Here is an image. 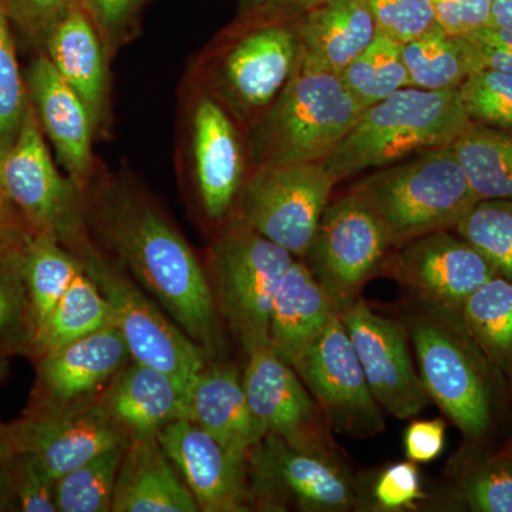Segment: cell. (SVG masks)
<instances>
[{
  "label": "cell",
  "instance_id": "obj_1",
  "mask_svg": "<svg viewBox=\"0 0 512 512\" xmlns=\"http://www.w3.org/2000/svg\"><path fill=\"white\" fill-rule=\"evenodd\" d=\"M84 198L94 242L160 303L210 359H217L222 349L220 313L210 278L173 222L124 177L94 175Z\"/></svg>",
  "mask_w": 512,
  "mask_h": 512
},
{
  "label": "cell",
  "instance_id": "obj_2",
  "mask_svg": "<svg viewBox=\"0 0 512 512\" xmlns=\"http://www.w3.org/2000/svg\"><path fill=\"white\" fill-rule=\"evenodd\" d=\"M363 110L338 73L298 59L274 103L245 130L249 163L252 168L323 163Z\"/></svg>",
  "mask_w": 512,
  "mask_h": 512
},
{
  "label": "cell",
  "instance_id": "obj_3",
  "mask_svg": "<svg viewBox=\"0 0 512 512\" xmlns=\"http://www.w3.org/2000/svg\"><path fill=\"white\" fill-rule=\"evenodd\" d=\"M471 124L460 89L406 87L366 107L323 164L339 183L370 168L450 146Z\"/></svg>",
  "mask_w": 512,
  "mask_h": 512
},
{
  "label": "cell",
  "instance_id": "obj_4",
  "mask_svg": "<svg viewBox=\"0 0 512 512\" xmlns=\"http://www.w3.org/2000/svg\"><path fill=\"white\" fill-rule=\"evenodd\" d=\"M406 326L430 400L467 440L487 439L497 419L503 376L471 338L460 312L421 305Z\"/></svg>",
  "mask_w": 512,
  "mask_h": 512
},
{
  "label": "cell",
  "instance_id": "obj_5",
  "mask_svg": "<svg viewBox=\"0 0 512 512\" xmlns=\"http://www.w3.org/2000/svg\"><path fill=\"white\" fill-rule=\"evenodd\" d=\"M349 192L372 212L392 248L454 229L478 201L450 146L431 148L357 181Z\"/></svg>",
  "mask_w": 512,
  "mask_h": 512
},
{
  "label": "cell",
  "instance_id": "obj_6",
  "mask_svg": "<svg viewBox=\"0 0 512 512\" xmlns=\"http://www.w3.org/2000/svg\"><path fill=\"white\" fill-rule=\"evenodd\" d=\"M296 62L292 23L231 25L198 60L195 82L247 130L282 92Z\"/></svg>",
  "mask_w": 512,
  "mask_h": 512
},
{
  "label": "cell",
  "instance_id": "obj_7",
  "mask_svg": "<svg viewBox=\"0 0 512 512\" xmlns=\"http://www.w3.org/2000/svg\"><path fill=\"white\" fill-rule=\"evenodd\" d=\"M295 259L235 214L212 242L208 278L215 305L245 352L269 345L276 291Z\"/></svg>",
  "mask_w": 512,
  "mask_h": 512
},
{
  "label": "cell",
  "instance_id": "obj_8",
  "mask_svg": "<svg viewBox=\"0 0 512 512\" xmlns=\"http://www.w3.org/2000/svg\"><path fill=\"white\" fill-rule=\"evenodd\" d=\"M73 255L110 303L113 325L123 336L131 359L163 370L190 389L211 360L205 350L167 313L161 312L146 291L93 238Z\"/></svg>",
  "mask_w": 512,
  "mask_h": 512
},
{
  "label": "cell",
  "instance_id": "obj_9",
  "mask_svg": "<svg viewBox=\"0 0 512 512\" xmlns=\"http://www.w3.org/2000/svg\"><path fill=\"white\" fill-rule=\"evenodd\" d=\"M0 185L32 232L52 235L72 254L92 238L84 191L57 170L30 100L18 137L0 156Z\"/></svg>",
  "mask_w": 512,
  "mask_h": 512
},
{
  "label": "cell",
  "instance_id": "obj_10",
  "mask_svg": "<svg viewBox=\"0 0 512 512\" xmlns=\"http://www.w3.org/2000/svg\"><path fill=\"white\" fill-rule=\"evenodd\" d=\"M336 184L323 163L252 168L235 215L262 237L302 259Z\"/></svg>",
  "mask_w": 512,
  "mask_h": 512
},
{
  "label": "cell",
  "instance_id": "obj_11",
  "mask_svg": "<svg viewBox=\"0 0 512 512\" xmlns=\"http://www.w3.org/2000/svg\"><path fill=\"white\" fill-rule=\"evenodd\" d=\"M248 476L254 510L346 512L359 505L342 458L298 450L274 434L249 451Z\"/></svg>",
  "mask_w": 512,
  "mask_h": 512
},
{
  "label": "cell",
  "instance_id": "obj_12",
  "mask_svg": "<svg viewBox=\"0 0 512 512\" xmlns=\"http://www.w3.org/2000/svg\"><path fill=\"white\" fill-rule=\"evenodd\" d=\"M392 249L372 212L348 192L328 204L302 261L340 313L360 298Z\"/></svg>",
  "mask_w": 512,
  "mask_h": 512
},
{
  "label": "cell",
  "instance_id": "obj_13",
  "mask_svg": "<svg viewBox=\"0 0 512 512\" xmlns=\"http://www.w3.org/2000/svg\"><path fill=\"white\" fill-rule=\"evenodd\" d=\"M292 367L333 433L370 439L386 429L382 407L370 390L339 313Z\"/></svg>",
  "mask_w": 512,
  "mask_h": 512
},
{
  "label": "cell",
  "instance_id": "obj_14",
  "mask_svg": "<svg viewBox=\"0 0 512 512\" xmlns=\"http://www.w3.org/2000/svg\"><path fill=\"white\" fill-rule=\"evenodd\" d=\"M450 231L431 232L392 249L379 272L406 286L421 305L460 312L498 272L470 242Z\"/></svg>",
  "mask_w": 512,
  "mask_h": 512
},
{
  "label": "cell",
  "instance_id": "obj_15",
  "mask_svg": "<svg viewBox=\"0 0 512 512\" xmlns=\"http://www.w3.org/2000/svg\"><path fill=\"white\" fill-rule=\"evenodd\" d=\"M247 355L242 383L265 434L281 437L298 450L340 457L328 421L295 369L269 345Z\"/></svg>",
  "mask_w": 512,
  "mask_h": 512
},
{
  "label": "cell",
  "instance_id": "obj_16",
  "mask_svg": "<svg viewBox=\"0 0 512 512\" xmlns=\"http://www.w3.org/2000/svg\"><path fill=\"white\" fill-rule=\"evenodd\" d=\"M339 315L382 410L396 419L407 420L426 409L430 397L414 366L407 326L377 315L362 298Z\"/></svg>",
  "mask_w": 512,
  "mask_h": 512
},
{
  "label": "cell",
  "instance_id": "obj_17",
  "mask_svg": "<svg viewBox=\"0 0 512 512\" xmlns=\"http://www.w3.org/2000/svg\"><path fill=\"white\" fill-rule=\"evenodd\" d=\"M195 94L187 133L192 185L205 217L220 222L237 207L247 180V150L227 111L208 94Z\"/></svg>",
  "mask_w": 512,
  "mask_h": 512
},
{
  "label": "cell",
  "instance_id": "obj_18",
  "mask_svg": "<svg viewBox=\"0 0 512 512\" xmlns=\"http://www.w3.org/2000/svg\"><path fill=\"white\" fill-rule=\"evenodd\" d=\"M16 423L20 453H32L56 480L104 451L130 441L100 396L55 409L28 410Z\"/></svg>",
  "mask_w": 512,
  "mask_h": 512
},
{
  "label": "cell",
  "instance_id": "obj_19",
  "mask_svg": "<svg viewBox=\"0 0 512 512\" xmlns=\"http://www.w3.org/2000/svg\"><path fill=\"white\" fill-rule=\"evenodd\" d=\"M157 439L204 512H245L252 508L248 457L222 446L190 419L175 420Z\"/></svg>",
  "mask_w": 512,
  "mask_h": 512
},
{
  "label": "cell",
  "instance_id": "obj_20",
  "mask_svg": "<svg viewBox=\"0 0 512 512\" xmlns=\"http://www.w3.org/2000/svg\"><path fill=\"white\" fill-rule=\"evenodd\" d=\"M35 359L29 410H45L96 399L131 362V355L119 329L110 325Z\"/></svg>",
  "mask_w": 512,
  "mask_h": 512
},
{
  "label": "cell",
  "instance_id": "obj_21",
  "mask_svg": "<svg viewBox=\"0 0 512 512\" xmlns=\"http://www.w3.org/2000/svg\"><path fill=\"white\" fill-rule=\"evenodd\" d=\"M26 89L43 133L52 141L77 187L86 190L96 175L93 138L96 133L86 104L77 96L47 55L37 57L26 73Z\"/></svg>",
  "mask_w": 512,
  "mask_h": 512
},
{
  "label": "cell",
  "instance_id": "obj_22",
  "mask_svg": "<svg viewBox=\"0 0 512 512\" xmlns=\"http://www.w3.org/2000/svg\"><path fill=\"white\" fill-rule=\"evenodd\" d=\"M101 403L130 439L157 436L188 417V387L156 367L131 359L100 394Z\"/></svg>",
  "mask_w": 512,
  "mask_h": 512
},
{
  "label": "cell",
  "instance_id": "obj_23",
  "mask_svg": "<svg viewBox=\"0 0 512 512\" xmlns=\"http://www.w3.org/2000/svg\"><path fill=\"white\" fill-rule=\"evenodd\" d=\"M45 45L50 62L86 104L97 133L106 123L109 111L107 62L110 59L82 3L77 2L53 26Z\"/></svg>",
  "mask_w": 512,
  "mask_h": 512
},
{
  "label": "cell",
  "instance_id": "obj_24",
  "mask_svg": "<svg viewBox=\"0 0 512 512\" xmlns=\"http://www.w3.org/2000/svg\"><path fill=\"white\" fill-rule=\"evenodd\" d=\"M222 446L248 457L265 437L249 407L242 373L234 365L208 360L188 389V417Z\"/></svg>",
  "mask_w": 512,
  "mask_h": 512
},
{
  "label": "cell",
  "instance_id": "obj_25",
  "mask_svg": "<svg viewBox=\"0 0 512 512\" xmlns=\"http://www.w3.org/2000/svg\"><path fill=\"white\" fill-rule=\"evenodd\" d=\"M292 25L298 37V59L338 74L379 33L366 0H326Z\"/></svg>",
  "mask_w": 512,
  "mask_h": 512
},
{
  "label": "cell",
  "instance_id": "obj_26",
  "mask_svg": "<svg viewBox=\"0 0 512 512\" xmlns=\"http://www.w3.org/2000/svg\"><path fill=\"white\" fill-rule=\"evenodd\" d=\"M197 501L157 436L128 441L111 512H198Z\"/></svg>",
  "mask_w": 512,
  "mask_h": 512
},
{
  "label": "cell",
  "instance_id": "obj_27",
  "mask_svg": "<svg viewBox=\"0 0 512 512\" xmlns=\"http://www.w3.org/2000/svg\"><path fill=\"white\" fill-rule=\"evenodd\" d=\"M339 313L302 259L296 258L276 291L269 318V346L289 366L322 335Z\"/></svg>",
  "mask_w": 512,
  "mask_h": 512
},
{
  "label": "cell",
  "instance_id": "obj_28",
  "mask_svg": "<svg viewBox=\"0 0 512 512\" xmlns=\"http://www.w3.org/2000/svg\"><path fill=\"white\" fill-rule=\"evenodd\" d=\"M410 87L460 89L471 74L483 70L476 46L466 36H451L439 25L403 45Z\"/></svg>",
  "mask_w": 512,
  "mask_h": 512
},
{
  "label": "cell",
  "instance_id": "obj_29",
  "mask_svg": "<svg viewBox=\"0 0 512 512\" xmlns=\"http://www.w3.org/2000/svg\"><path fill=\"white\" fill-rule=\"evenodd\" d=\"M450 147L478 200H512V130L473 123Z\"/></svg>",
  "mask_w": 512,
  "mask_h": 512
},
{
  "label": "cell",
  "instance_id": "obj_30",
  "mask_svg": "<svg viewBox=\"0 0 512 512\" xmlns=\"http://www.w3.org/2000/svg\"><path fill=\"white\" fill-rule=\"evenodd\" d=\"M460 315L481 352L512 384V281L494 276L464 302Z\"/></svg>",
  "mask_w": 512,
  "mask_h": 512
},
{
  "label": "cell",
  "instance_id": "obj_31",
  "mask_svg": "<svg viewBox=\"0 0 512 512\" xmlns=\"http://www.w3.org/2000/svg\"><path fill=\"white\" fill-rule=\"evenodd\" d=\"M32 234L0 239V350L8 355L35 352V320L26 282V247Z\"/></svg>",
  "mask_w": 512,
  "mask_h": 512
},
{
  "label": "cell",
  "instance_id": "obj_32",
  "mask_svg": "<svg viewBox=\"0 0 512 512\" xmlns=\"http://www.w3.org/2000/svg\"><path fill=\"white\" fill-rule=\"evenodd\" d=\"M82 269L79 259L52 235L42 232L30 235L26 247V282L35 320V345L57 303Z\"/></svg>",
  "mask_w": 512,
  "mask_h": 512
},
{
  "label": "cell",
  "instance_id": "obj_33",
  "mask_svg": "<svg viewBox=\"0 0 512 512\" xmlns=\"http://www.w3.org/2000/svg\"><path fill=\"white\" fill-rule=\"evenodd\" d=\"M83 266V265H82ZM113 325V311L84 269L76 275L36 340L33 357Z\"/></svg>",
  "mask_w": 512,
  "mask_h": 512
},
{
  "label": "cell",
  "instance_id": "obj_34",
  "mask_svg": "<svg viewBox=\"0 0 512 512\" xmlns=\"http://www.w3.org/2000/svg\"><path fill=\"white\" fill-rule=\"evenodd\" d=\"M339 76L363 109L410 87L402 43L382 33Z\"/></svg>",
  "mask_w": 512,
  "mask_h": 512
},
{
  "label": "cell",
  "instance_id": "obj_35",
  "mask_svg": "<svg viewBox=\"0 0 512 512\" xmlns=\"http://www.w3.org/2000/svg\"><path fill=\"white\" fill-rule=\"evenodd\" d=\"M126 446L104 451L83 466L57 478L59 512H111L114 488Z\"/></svg>",
  "mask_w": 512,
  "mask_h": 512
},
{
  "label": "cell",
  "instance_id": "obj_36",
  "mask_svg": "<svg viewBox=\"0 0 512 512\" xmlns=\"http://www.w3.org/2000/svg\"><path fill=\"white\" fill-rule=\"evenodd\" d=\"M453 231L512 281V200H478Z\"/></svg>",
  "mask_w": 512,
  "mask_h": 512
},
{
  "label": "cell",
  "instance_id": "obj_37",
  "mask_svg": "<svg viewBox=\"0 0 512 512\" xmlns=\"http://www.w3.org/2000/svg\"><path fill=\"white\" fill-rule=\"evenodd\" d=\"M6 3L0 2V156L18 137L29 106L28 89L20 74Z\"/></svg>",
  "mask_w": 512,
  "mask_h": 512
},
{
  "label": "cell",
  "instance_id": "obj_38",
  "mask_svg": "<svg viewBox=\"0 0 512 512\" xmlns=\"http://www.w3.org/2000/svg\"><path fill=\"white\" fill-rule=\"evenodd\" d=\"M460 498L468 510L512 512V456L507 451L480 461L461 478Z\"/></svg>",
  "mask_w": 512,
  "mask_h": 512
},
{
  "label": "cell",
  "instance_id": "obj_39",
  "mask_svg": "<svg viewBox=\"0 0 512 512\" xmlns=\"http://www.w3.org/2000/svg\"><path fill=\"white\" fill-rule=\"evenodd\" d=\"M460 94L473 123L512 130V74L478 70L460 87Z\"/></svg>",
  "mask_w": 512,
  "mask_h": 512
},
{
  "label": "cell",
  "instance_id": "obj_40",
  "mask_svg": "<svg viewBox=\"0 0 512 512\" xmlns=\"http://www.w3.org/2000/svg\"><path fill=\"white\" fill-rule=\"evenodd\" d=\"M382 35L409 43L437 26L433 0H366Z\"/></svg>",
  "mask_w": 512,
  "mask_h": 512
},
{
  "label": "cell",
  "instance_id": "obj_41",
  "mask_svg": "<svg viewBox=\"0 0 512 512\" xmlns=\"http://www.w3.org/2000/svg\"><path fill=\"white\" fill-rule=\"evenodd\" d=\"M373 510L402 512L417 510L424 493L419 468L413 461L390 464L377 474L372 485Z\"/></svg>",
  "mask_w": 512,
  "mask_h": 512
},
{
  "label": "cell",
  "instance_id": "obj_42",
  "mask_svg": "<svg viewBox=\"0 0 512 512\" xmlns=\"http://www.w3.org/2000/svg\"><path fill=\"white\" fill-rule=\"evenodd\" d=\"M20 511L59 512L56 478L32 453L22 451L10 461Z\"/></svg>",
  "mask_w": 512,
  "mask_h": 512
},
{
  "label": "cell",
  "instance_id": "obj_43",
  "mask_svg": "<svg viewBox=\"0 0 512 512\" xmlns=\"http://www.w3.org/2000/svg\"><path fill=\"white\" fill-rule=\"evenodd\" d=\"M89 13L109 59L133 33L144 0H80Z\"/></svg>",
  "mask_w": 512,
  "mask_h": 512
},
{
  "label": "cell",
  "instance_id": "obj_44",
  "mask_svg": "<svg viewBox=\"0 0 512 512\" xmlns=\"http://www.w3.org/2000/svg\"><path fill=\"white\" fill-rule=\"evenodd\" d=\"M326 0H239L232 26L293 23Z\"/></svg>",
  "mask_w": 512,
  "mask_h": 512
},
{
  "label": "cell",
  "instance_id": "obj_45",
  "mask_svg": "<svg viewBox=\"0 0 512 512\" xmlns=\"http://www.w3.org/2000/svg\"><path fill=\"white\" fill-rule=\"evenodd\" d=\"M80 0H8L9 19L33 37L46 39L47 33Z\"/></svg>",
  "mask_w": 512,
  "mask_h": 512
},
{
  "label": "cell",
  "instance_id": "obj_46",
  "mask_svg": "<svg viewBox=\"0 0 512 512\" xmlns=\"http://www.w3.org/2000/svg\"><path fill=\"white\" fill-rule=\"evenodd\" d=\"M437 25L451 36L490 28L493 0H443L434 3Z\"/></svg>",
  "mask_w": 512,
  "mask_h": 512
},
{
  "label": "cell",
  "instance_id": "obj_47",
  "mask_svg": "<svg viewBox=\"0 0 512 512\" xmlns=\"http://www.w3.org/2000/svg\"><path fill=\"white\" fill-rule=\"evenodd\" d=\"M404 454L413 463H430L446 447V421L416 420L410 423L403 437Z\"/></svg>",
  "mask_w": 512,
  "mask_h": 512
},
{
  "label": "cell",
  "instance_id": "obj_48",
  "mask_svg": "<svg viewBox=\"0 0 512 512\" xmlns=\"http://www.w3.org/2000/svg\"><path fill=\"white\" fill-rule=\"evenodd\" d=\"M26 232H32V229L0 185V234H26Z\"/></svg>",
  "mask_w": 512,
  "mask_h": 512
},
{
  "label": "cell",
  "instance_id": "obj_49",
  "mask_svg": "<svg viewBox=\"0 0 512 512\" xmlns=\"http://www.w3.org/2000/svg\"><path fill=\"white\" fill-rule=\"evenodd\" d=\"M20 453L18 423L0 421V467L6 466Z\"/></svg>",
  "mask_w": 512,
  "mask_h": 512
},
{
  "label": "cell",
  "instance_id": "obj_50",
  "mask_svg": "<svg viewBox=\"0 0 512 512\" xmlns=\"http://www.w3.org/2000/svg\"><path fill=\"white\" fill-rule=\"evenodd\" d=\"M19 510L10 463L0 467V512Z\"/></svg>",
  "mask_w": 512,
  "mask_h": 512
},
{
  "label": "cell",
  "instance_id": "obj_51",
  "mask_svg": "<svg viewBox=\"0 0 512 512\" xmlns=\"http://www.w3.org/2000/svg\"><path fill=\"white\" fill-rule=\"evenodd\" d=\"M490 28L512 32V0H493Z\"/></svg>",
  "mask_w": 512,
  "mask_h": 512
},
{
  "label": "cell",
  "instance_id": "obj_52",
  "mask_svg": "<svg viewBox=\"0 0 512 512\" xmlns=\"http://www.w3.org/2000/svg\"><path fill=\"white\" fill-rule=\"evenodd\" d=\"M477 36L483 37L488 42H493L495 45L507 47L512 52V32L510 30L498 28H483L476 30Z\"/></svg>",
  "mask_w": 512,
  "mask_h": 512
},
{
  "label": "cell",
  "instance_id": "obj_53",
  "mask_svg": "<svg viewBox=\"0 0 512 512\" xmlns=\"http://www.w3.org/2000/svg\"><path fill=\"white\" fill-rule=\"evenodd\" d=\"M9 357L8 353L0 350V382L5 379L9 372Z\"/></svg>",
  "mask_w": 512,
  "mask_h": 512
},
{
  "label": "cell",
  "instance_id": "obj_54",
  "mask_svg": "<svg viewBox=\"0 0 512 512\" xmlns=\"http://www.w3.org/2000/svg\"><path fill=\"white\" fill-rule=\"evenodd\" d=\"M32 234V232H26V234H0V239L3 238H16V237H25V235Z\"/></svg>",
  "mask_w": 512,
  "mask_h": 512
},
{
  "label": "cell",
  "instance_id": "obj_55",
  "mask_svg": "<svg viewBox=\"0 0 512 512\" xmlns=\"http://www.w3.org/2000/svg\"><path fill=\"white\" fill-rule=\"evenodd\" d=\"M504 451H507V453H510L512 456V444H511L510 448H507V450H504Z\"/></svg>",
  "mask_w": 512,
  "mask_h": 512
},
{
  "label": "cell",
  "instance_id": "obj_56",
  "mask_svg": "<svg viewBox=\"0 0 512 512\" xmlns=\"http://www.w3.org/2000/svg\"><path fill=\"white\" fill-rule=\"evenodd\" d=\"M434 3L443 2V0H433Z\"/></svg>",
  "mask_w": 512,
  "mask_h": 512
},
{
  "label": "cell",
  "instance_id": "obj_57",
  "mask_svg": "<svg viewBox=\"0 0 512 512\" xmlns=\"http://www.w3.org/2000/svg\"><path fill=\"white\" fill-rule=\"evenodd\" d=\"M0 2H2V0H0Z\"/></svg>",
  "mask_w": 512,
  "mask_h": 512
}]
</instances>
